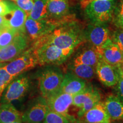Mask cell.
Listing matches in <instances>:
<instances>
[{
  "instance_id": "cell-18",
  "label": "cell",
  "mask_w": 123,
  "mask_h": 123,
  "mask_svg": "<svg viewBox=\"0 0 123 123\" xmlns=\"http://www.w3.org/2000/svg\"><path fill=\"white\" fill-rule=\"evenodd\" d=\"M100 58L97 49L93 47L84 49L74 58L73 63L83 64L95 67Z\"/></svg>"
},
{
  "instance_id": "cell-38",
  "label": "cell",
  "mask_w": 123,
  "mask_h": 123,
  "mask_svg": "<svg viewBox=\"0 0 123 123\" xmlns=\"http://www.w3.org/2000/svg\"><path fill=\"white\" fill-rule=\"evenodd\" d=\"M12 1H16V0H12Z\"/></svg>"
},
{
  "instance_id": "cell-6",
  "label": "cell",
  "mask_w": 123,
  "mask_h": 123,
  "mask_svg": "<svg viewBox=\"0 0 123 123\" xmlns=\"http://www.w3.org/2000/svg\"><path fill=\"white\" fill-rule=\"evenodd\" d=\"M73 100V95L61 90L46 98L50 111L66 117L71 123L76 121L75 118L68 113L69 108L72 105Z\"/></svg>"
},
{
  "instance_id": "cell-23",
  "label": "cell",
  "mask_w": 123,
  "mask_h": 123,
  "mask_svg": "<svg viewBox=\"0 0 123 123\" xmlns=\"http://www.w3.org/2000/svg\"><path fill=\"white\" fill-rule=\"evenodd\" d=\"M101 98L100 93L96 89L94 93L84 103L81 107L80 108L78 112V116L79 118H81L84 115V113L94 107L100 101Z\"/></svg>"
},
{
  "instance_id": "cell-36",
  "label": "cell",
  "mask_w": 123,
  "mask_h": 123,
  "mask_svg": "<svg viewBox=\"0 0 123 123\" xmlns=\"http://www.w3.org/2000/svg\"><path fill=\"white\" fill-rule=\"evenodd\" d=\"M73 123H81L80 121H75V122H74Z\"/></svg>"
},
{
  "instance_id": "cell-2",
  "label": "cell",
  "mask_w": 123,
  "mask_h": 123,
  "mask_svg": "<svg viewBox=\"0 0 123 123\" xmlns=\"http://www.w3.org/2000/svg\"><path fill=\"white\" fill-rule=\"evenodd\" d=\"M38 64L59 65L64 63L73 53L74 49H62L38 39L32 47Z\"/></svg>"
},
{
  "instance_id": "cell-4",
  "label": "cell",
  "mask_w": 123,
  "mask_h": 123,
  "mask_svg": "<svg viewBox=\"0 0 123 123\" xmlns=\"http://www.w3.org/2000/svg\"><path fill=\"white\" fill-rule=\"evenodd\" d=\"M63 76L62 71L56 67H49L43 71L38 78L42 96L46 99L59 91Z\"/></svg>"
},
{
  "instance_id": "cell-19",
  "label": "cell",
  "mask_w": 123,
  "mask_h": 123,
  "mask_svg": "<svg viewBox=\"0 0 123 123\" xmlns=\"http://www.w3.org/2000/svg\"><path fill=\"white\" fill-rule=\"evenodd\" d=\"M22 113L17 110L11 103H2L0 107V123H10L22 120Z\"/></svg>"
},
{
  "instance_id": "cell-33",
  "label": "cell",
  "mask_w": 123,
  "mask_h": 123,
  "mask_svg": "<svg viewBox=\"0 0 123 123\" xmlns=\"http://www.w3.org/2000/svg\"><path fill=\"white\" fill-rule=\"evenodd\" d=\"M7 27V21L4 16L0 15V29Z\"/></svg>"
},
{
  "instance_id": "cell-9",
  "label": "cell",
  "mask_w": 123,
  "mask_h": 123,
  "mask_svg": "<svg viewBox=\"0 0 123 123\" xmlns=\"http://www.w3.org/2000/svg\"><path fill=\"white\" fill-rule=\"evenodd\" d=\"M50 111L46 98L38 97L23 113L22 121L23 123H42Z\"/></svg>"
},
{
  "instance_id": "cell-35",
  "label": "cell",
  "mask_w": 123,
  "mask_h": 123,
  "mask_svg": "<svg viewBox=\"0 0 123 123\" xmlns=\"http://www.w3.org/2000/svg\"><path fill=\"white\" fill-rule=\"evenodd\" d=\"M10 123H23L22 120H18V121H13V122Z\"/></svg>"
},
{
  "instance_id": "cell-13",
  "label": "cell",
  "mask_w": 123,
  "mask_h": 123,
  "mask_svg": "<svg viewBox=\"0 0 123 123\" xmlns=\"http://www.w3.org/2000/svg\"><path fill=\"white\" fill-rule=\"evenodd\" d=\"M85 37L93 47L99 49L110 39V30L105 24H92L88 26Z\"/></svg>"
},
{
  "instance_id": "cell-1",
  "label": "cell",
  "mask_w": 123,
  "mask_h": 123,
  "mask_svg": "<svg viewBox=\"0 0 123 123\" xmlns=\"http://www.w3.org/2000/svg\"><path fill=\"white\" fill-rule=\"evenodd\" d=\"M84 37L83 33L76 25L62 24L38 39L62 49H75L83 42Z\"/></svg>"
},
{
  "instance_id": "cell-24",
  "label": "cell",
  "mask_w": 123,
  "mask_h": 123,
  "mask_svg": "<svg viewBox=\"0 0 123 123\" xmlns=\"http://www.w3.org/2000/svg\"><path fill=\"white\" fill-rule=\"evenodd\" d=\"M96 89L91 86H87V87L79 93L74 95L72 105L76 108H80L84 103L94 93Z\"/></svg>"
},
{
  "instance_id": "cell-21",
  "label": "cell",
  "mask_w": 123,
  "mask_h": 123,
  "mask_svg": "<svg viewBox=\"0 0 123 123\" xmlns=\"http://www.w3.org/2000/svg\"><path fill=\"white\" fill-rule=\"evenodd\" d=\"M71 73L79 78L84 80H91L96 74L95 67L83 64H76L72 63L70 65Z\"/></svg>"
},
{
  "instance_id": "cell-34",
  "label": "cell",
  "mask_w": 123,
  "mask_h": 123,
  "mask_svg": "<svg viewBox=\"0 0 123 123\" xmlns=\"http://www.w3.org/2000/svg\"><path fill=\"white\" fill-rule=\"evenodd\" d=\"M117 69L118 71L120 74L123 75V61L120 64H119L117 66Z\"/></svg>"
},
{
  "instance_id": "cell-27",
  "label": "cell",
  "mask_w": 123,
  "mask_h": 123,
  "mask_svg": "<svg viewBox=\"0 0 123 123\" xmlns=\"http://www.w3.org/2000/svg\"><path fill=\"white\" fill-rule=\"evenodd\" d=\"M70 120L62 115L50 111L42 123H70Z\"/></svg>"
},
{
  "instance_id": "cell-5",
  "label": "cell",
  "mask_w": 123,
  "mask_h": 123,
  "mask_svg": "<svg viewBox=\"0 0 123 123\" xmlns=\"http://www.w3.org/2000/svg\"><path fill=\"white\" fill-rule=\"evenodd\" d=\"M37 64V58L31 48L22 53L4 67L7 73L14 78L25 72L34 68Z\"/></svg>"
},
{
  "instance_id": "cell-15",
  "label": "cell",
  "mask_w": 123,
  "mask_h": 123,
  "mask_svg": "<svg viewBox=\"0 0 123 123\" xmlns=\"http://www.w3.org/2000/svg\"><path fill=\"white\" fill-rule=\"evenodd\" d=\"M81 123H111V119L105 110L104 103L99 101L81 117Z\"/></svg>"
},
{
  "instance_id": "cell-14",
  "label": "cell",
  "mask_w": 123,
  "mask_h": 123,
  "mask_svg": "<svg viewBox=\"0 0 123 123\" xmlns=\"http://www.w3.org/2000/svg\"><path fill=\"white\" fill-rule=\"evenodd\" d=\"M96 49L100 57L111 65L117 67L123 61V52L111 38Z\"/></svg>"
},
{
  "instance_id": "cell-7",
  "label": "cell",
  "mask_w": 123,
  "mask_h": 123,
  "mask_svg": "<svg viewBox=\"0 0 123 123\" xmlns=\"http://www.w3.org/2000/svg\"><path fill=\"white\" fill-rule=\"evenodd\" d=\"M30 85V81L29 77L26 75H19L7 85L2 96V104L11 103L12 101L22 98L27 93Z\"/></svg>"
},
{
  "instance_id": "cell-26",
  "label": "cell",
  "mask_w": 123,
  "mask_h": 123,
  "mask_svg": "<svg viewBox=\"0 0 123 123\" xmlns=\"http://www.w3.org/2000/svg\"><path fill=\"white\" fill-rule=\"evenodd\" d=\"M112 21L117 28L123 27V0H120L119 4L116 5Z\"/></svg>"
},
{
  "instance_id": "cell-3",
  "label": "cell",
  "mask_w": 123,
  "mask_h": 123,
  "mask_svg": "<svg viewBox=\"0 0 123 123\" xmlns=\"http://www.w3.org/2000/svg\"><path fill=\"white\" fill-rule=\"evenodd\" d=\"M116 6V0H93L87 4L85 12L93 24H105L112 19Z\"/></svg>"
},
{
  "instance_id": "cell-16",
  "label": "cell",
  "mask_w": 123,
  "mask_h": 123,
  "mask_svg": "<svg viewBox=\"0 0 123 123\" xmlns=\"http://www.w3.org/2000/svg\"><path fill=\"white\" fill-rule=\"evenodd\" d=\"M86 80L82 79L71 72L64 75L60 90L73 95L79 93L87 87Z\"/></svg>"
},
{
  "instance_id": "cell-37",
  "label": "cell",
  "mask_w": 123,
  "mask_h": 123,
  "mask_svg": "<svg viewBox=\"0 0 123 123\" xmlns=\"http://www.w3.org/2000/svg\"><path fill=\"white\" fill-rule=\"evenodd\" d=\"M2 1V0H0V2H1Z\"/></svg>"
},
{
  "instance_id": "cell-17",
  "label": "cell",
  "mask_w": 123,
  "mask_h": 123,
  "mask_svg": "<svg viewBox=\"0 0 123 123\" xmlns=\"http://www.w3.org/2000/svg\"><path fill=\"white\" fill-rule=\"evenodd\" d=\"M104 104L111 120H123V100L117 95H108Z\"/></svg>"
},
{
  "instance_id": "cell-11",
  "label": "cell",
  "mask_w": 123,
  "mask_h": 123,
  "mask_svg": "<svg viewBox=\"0 0 123 123\" xmlns=\"http://www.w3.org/2000/svg\"><path fill=\"white\" fill-rule=\"evenodd\" d=\"M6 1L9 6V12L4 17L7 21V27L14 29L18 33H25L27 14L13 2Z\"/></svg>"
},
{
  "instance_id": "cell-10",
  "label": "cell",
  "mask_w": 123,
  "mask_h": 123,
  "mask_svg": "<svg viewBox=\"0 0 123 123\" xmlns=\"http://www.w3.org/2000/svg\"><path fill=\"white\" fill-rule=\"evenodd\" d=\"M27 46L28 41L25 33L18 34L10 44L0 49V63L13 61L24 53Z\"/></svg>"
},
{
  "instance_id": "cell-25",
  "label": "cell",
  "mask_w": 123,
  "mask_h": 123,
  "mask_svg": "<svg viewBox=\"0 0 123 123\" xmlns=\"http://www.w3.org/2000/svg\"><path fill=\"white\" fill-rule=\"evenodd\" d=\"M18 34L17 31L10 27L0 29V49L10 44Z\"/></svg>"
},
{
  "instance_id": "cell-20",
  "label": "cell",
  "mask_w": 123,
  "mask_h": 123,
  "mask_svg": "<svg viewBox=\"0 0 123 123\" xmlns=\"http://www.w3.org/2000/svg\"><path fill=\"white\" fill-rule=\"evenodd\" d=\"M68 10V0H47L49 18H60L65 16Z\"/></svg>"
},
{
  "instance_id": "cell-8",
  "label": "cell",
  "mask_w": 123,
  "mask_h": 123,
  "mask_svg": "<svg viewBox=\"0 0 123 123\" xmlns=\"http://www.w3.org/2000/svg\"><path fill=\"white\" fill-rule=\"evenodd\" d=\"M61 25L53 20L46 19L36 21L27 17L25 22V30L31 39L37 40L51 33Z\"/></svg>"
},
{
  "instance_id": "cell-28",
  "label": "cell",
  "mask_w": 123,
  "mask_h": 123,
  "mask_svg": "<svg viewBox=\"0 0 123 123\" xmlns=\"http://www.w3.org/2000/svg\"><path fill=\"white\" fill-rule=\"evenodd\" d=\"M13 79V77L7 73L4 67L0 68V96L5 88Z\"/></svg>"
},
{
  "instance_id": "cell-22",
  "label": "cell",
  "mask_w": 123,
  "mask_h": 123,
  "mask_svg": "<svg viewBox=\"0 0 123 123\" xmlns=\"http://www.w3.org/2000/svg\"><path fill=\"white\" fill-rule=\"evenodd\" d=\"M34 5L27 17L34 20L39 21L49 18L47 11V0H33Z\"/></svg>"
},
{
  "instance_id": "cell-29",
  "label": "cell",
  "mask_w": 123,
  "mask_h": 123,
  "mask_svg": "<svg viewBox=\"0 0 123 123\" xmlns=\"http://www.w3.org/2000/svg\"><path fill=\"white\" fill-rule=\"evenodd\" d=\"M111 40L123 52V27L118 28L112 35Z\"/></svg>"
},
{
  "instance_id": "cell-31",
  "label": "cell",
  "mask_w": 123,
  "mask_h": 123,
  "mask_svg": "<svg viewBox=\"0 0 123 123\" xmlns=\"http://www.w3.org/2000/svg\"><path fill=\"white\" fill-rule=\"evenodd\" d=\"M115 86L116 95L123 100V75L119 73V80Z\"/></svg>"
},
{
  "instance_id": "cell-30",
  "label": "cell",
  "mask_w": 123,
  "mask_h": 123,
  "mask_svg": "<svg viewBox=\"0 0 123 123\" xmlns=\"http://www.w3.org/2000/svg\"><path fill=\"white\" fill-rule=\"evenodd\" d=\"M16 5L19 8L24 10L28 16L34 5L33 0H16Z\"/></svg>"
},
{
  "instance_id": "cell-32",
  "label": "cell",
  "mask_w": 123,
  "mask_h": 123,
  "mask_svg": "<svg viewBox=\"0 0 123 123\" xmlns=\"http://www.w3.org/2000/svg\"><path fill=\"white\" fill-rule=\"evenodd\" d=\"M9 12V8L6 1H2L0 2V15L5 16Z\"/></svg>"
},
{
  "instance_id": "cell-12",
  "label": "cell",
  "mask_w": 123,
  "mask_h": 123,
  "mask_svg": "<svg viewBox=\"0 0 123 123\" xmlns=\"http://www.w3.org/2000/svg\"><path fill=\"white\" fill-rule=\"evenodd\" d=\"M95 71L99 80L107 87H113L117 83L119 73L116 67L108 64L101 57L95 66Z\"/></svg>"
}]
</instances>
